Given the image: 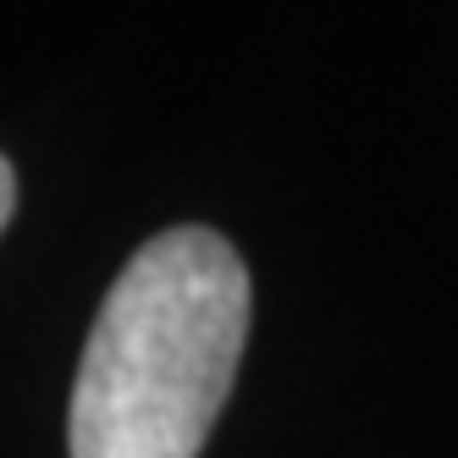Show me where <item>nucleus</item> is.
Listing matches in <instances>:
<instances>
[{
	"instance_id": "nucleus-2",
	"label": "nucleus",
	"mask_w": 458,
	"mask_h": 458,
	"mask_svg": "<svg viewBox=\"0 0 458 458\" xmlns=\"http://www.w3.org/2000/svg\"><path fill=\"white\" fill-rule=\"evenodd\" d=\"M12 210H17V172L6 166V155H0V233H6Z\"/></svg>"
},
{
	"instance_id": "nucleus-1",
	"label": "nucleus",
	"mask_w": 458,
	"mask_h": 458,
	"mask_svg": "<svg viewBox=\"0 0 458 458\" xmlns=\"http://www.w3.org/2000/svg\"><path fill=\"white\" fill-rule=\"evenodd\" d=\"M249 310V266L221 233H155L111 282L83 343L72 458H199L238 376Z\"/></svg>"
}]
</instances>
